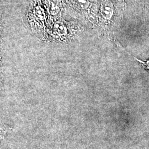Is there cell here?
<instances>
[{
    "instance_id": "2",
    "label": "cell",
    "mask_w": 149,
    "mask_h": 149,
    "mask_svg": "<svg viewBox=\"0 0 149 149\" xmlns=\"http://www.w3.org/2000/svg\"><path fill=\"white\" fill-rule=\"evenodd\" d=\"M54 31L59 35H64L66 33V29L61 23L57 22L54 26Z\"/></svg>"
},
{
    "instance_id": "1",
    "label": "cell",
    "mask_w": 149,
    "mask_h": 149,
    "mask_svg": "<svg viewBox=\"0 0 149 149\" xmlns=\"http://www.w3.org/2000/svg\"><path fill=\"white\" fill-rule=\"evenodd\" d=\"M102 15L107 19L110 18L113 14V6L112 3L109 1H104L102 3L101 7Z\"/></svg>"
},
{
    "instance_id": "6",
    "label": "cell",
    "mask_w": 149,
    "mask_h": 149,
    "mask_svg": "<svg viewBox=\"0 0 149 149\" xmlns=\"http://www.w3.org/2000/svg\"><path fill=\"white\" fill-rule=\"evenodd\" d=\"M138 60L139 61L140 63H141V64H143L144 66L149 71V60L146 61H145V62L143 61H141V60Z\"/></svg>"
},
{
    "instance_id": "4",
    "label": "cell",
    "mask_w": 149,
    "mask_h": 149,
    "mask_svg": "<svg viewBox=\"0 0 149 149\" xmlns=\"http://www.w3.org/2000/svg\"><path fill=\"white\" fill-rule=\"evenodd\" d=\"M76 4L79 8L84 10L88 6L89 2L88 0H76Z\"/></svg>"
},
{
    "instance_id": "3",
    "label": "cell",
    "mask_w": 149,
    "mask_h": 149,
    "mask_svg": "<svg viewBox=\"0 0 149 149\" xmlns=\"http://www.w3.org/2000/svg\"><path fill=\"white\" fill-rule=\"evenodd\" d=\"M59 2L58 0H52L50 5V12L52 15H56L59 11Z\"/></svg>"
},
{
    "instance_id": "5",
    "label": "cell",
    "mask_w": 149,
    "mask_h": 149,
    "mask_svg": "<svg viewBox=\"0 0 149 149\" xmlns=\"http://www.w3.org/2000/svg\"><path fill=\"white\" fill-rule=\"evenodd\" d=\"M35 15L37 16L38 18L40 19H43L45 17V13L43 9L40 7H36L35 10Z\"/></svg>"
}]
</instances>
